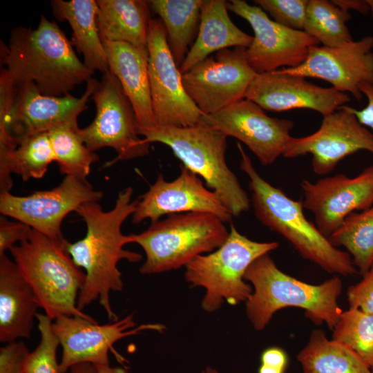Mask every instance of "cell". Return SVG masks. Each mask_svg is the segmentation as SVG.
Returning a JSON list of instances; mask_svg holds the SVG:
<instances>
[{"instance_id":"b9f144b4","label":"cell","mask_w":373,"mask_h":373,"mask_svg":"<svg viewBox=\"0 0 373 373\" xmlns=\"http://www.w3.org/2000/svg\"><path fill=\"white\" fill-rule=\"evenodd\" d=\"M70 373H98L97 366L90 363L76 364L70 368Z\"/></svg>"},{"instance_id":"83f0119b","label":"cell","mask_w":373,"mask_h":373,"mask_svg":"<svg viewBox=\"0 0 373 373\" xmlns=\"http://www.w3.org/2000/svg\"><path fill=\"white\" fill-rule=\"evenodd\" d=\"M54 161L55 155L48 132L19 140L13 150L0 157L1 193L10 191L13 184L12 173L20 175L24 181L41 178Z\"/></svg>"},{"instance_id":"603a6c76","label":"cell","mask_w":373,"mask_h":373,"mask_svg":"<svg viewBox=\"0 0 373 373\" xmlns=\"http://www.w3.org/2000/svg\"><path fill=\"white\" fill-rule=\"evenodd\" d=\"M40 307L32 289L15 261L0 257V341L29 338Z\"/></svg>"},{"instance_id":"5bb4252c","label":"cell","mask_w":373,"mask_h":373,"mask_svg":"<svg viewBox=\"0 0 373 373\" xmlns=\"http://www.w3.org/2000/svg\"><path fill=\"white\" fill-rule=\"evenodd\" d=\"M227 6L245 19L254 30L246 56L257 73L297 67L305 61L309 48L319 44L303 30L276 23L258 6H251L244 0H231L227 1Z\"/></svg>"},{"instance_id":"ba28073f","label":"cell","mask_w":373,"mask_h":373,"mask_svg":"<svg viewBox=\"0 0 373 373\" xmlns=\"http://www.w3.org/2000/svg\"><path fill=\"white\" fill-rule=\"evenodd\" d=\"M278 246L277 242L251 240L231 224L229 236L218 249L198 256L185 266V280L191 287L205 289L202 308L207 312L218 310L224 301L232 305L246 303L253 292L244 279L247 269Z\"/></svg>"},{"instance_id":"7c38bea8","label":"cell","mask_w":373,"mask_h":373,"mask_svg":"<svg viewBox=\"0 0 373 373\" xmlns=\"http://www.w3.org/2000/svg\"><path fill=\"white\" fill-rule=\"evenodd\" d=\"M103 192L94 190L86 181L66 175L56 187L39 191L26 196L12 195L10 191L0 193V212L2 216L22 222L48 238L66 243L61 231L65 217L88 202H98Z\"/></svg>"},{"instance_id":"484cf974","label":"cell","mask_w":373,"mask_h":373,"mask_svg":"<svg viewBox=\"0 0 373 373\" xmlns=\"http://www.w3.org/2000/svg\"><path fill=\"white\" fill-rule=\"evenodd\" d=\"M97 25L102 42L121 41L147 47L149 1L96 0Z\"/></svg>"},{"instance_id":"277c9868","label":"cell","mask_w":373,"mask_h":373,"mask_svg":"<svg viewBox=\"0 0 373 373\" xmlns=\"http://www.w3.org/2000/svg\"><path fill=\"white\" fill-rule=\"evenodd\" d=\"M244 279L253 287L246 302V313L257 331L267 326L275 312L287 307L305 309L314 323H325L330 329L342 313L337 300L343 283L338 276L320 285H311L283 272L265 254L249 265Z\"/></svg>"},{"instance_id":"7dc6e473","label":"cell","mask_w":373,"mask_h":373,"mask_svg":"<svg viewBox=\"0 0 373 373\" xmlns=\"http://www.w3.org/2000/svg\"><path fill=\"white\" fill-rule=\"evenodd\" d=\"M371 373H373V370H372V372Z\"/></svg>"},{"instance_id":"cb8c5ba5","label":"cell","mask_w":373,"mask_h":373,"mask_svg":"<svg viewBox=\"0 0 373 373\" xmlns=\"http://www.w3.org/2000/svg\"><path fill=\"white\" fill-rule=\"evenodd\" d=\"M253 37L238 28L228 14L227 1L204 0L197 38L179 67L182 75L213 52L230 48H247Z\"/></svg>"},{"instance_id":"30bf717a","label":"cell","mask_w":373,"mask_h":373,"mask_svg":"<svg viewBox=\"0 0 373 373\" xmlns=\"http://www.w3.org/2000/svg\"><path fill=\"white\" fill-rule=\"evenodd\" d=\"M91 97L96 109L95 118L77 131L85 145L94 152L104 147L113 149L117 157L109 164L148 155L150 143L139 137L133 106L110 70L102 74Z\"/></svg>"},{"instance_id":"8d00e7d4","label":"cell","mask_w":373,"mask_h":373,"mask_svg":"<svg viewBox=\"0 0 373 373\" xmlns=\"http://www.w3.org/2000/svg\"><path fill=\"white\" fill-rule=\"evenodd\" d=\"M30 352L23 341H12L0 348V373H24Z\"/></svg>"},{"instance_id":"7402d4cb","label":"cell","mask_w":373,"mask_h":373,"mask_svg":"<svg viewBox=\"0 0 373 373\" xmlns=\"http://www.w3.org/2000/svg\"><path fill=\"white\" fill-rule=\"evenodd\" d=\"M103 45L109 70L120 82L133 106L137 128L155 127L157 124L152 108L147 47L121 41H104Z\"/></svg>"},{"instance_id":"d6986e66","label":"cell","mask_w":373,"mask_h":373,"mask_svg":"<svg viewBox=\"0 0 373 373\" xmlns=\"http://www.w3.org/2000/svg\"><path fill=\"white\" fill-rule=\"evenodd\" d=\"M180 175L168 182L159 174L154 184L138 198L132 222L146 219L157 221L164 215L201 212L213 214L222 221L229 222L232 214L218 194L207 189L195 173L180 164Z\"/></svg>"},{"instance_id":"7a4b0ae2","label":"cell","mask_w":373,"mask_h":373,"mask_svg":"<svg viewBox=\"0 0 373 373\" xmlns=\"http://www.w3.org/2000/svg\"><path fill=\"white\" fill-rule=\"evenodd\" d=\"M1 63L15 84H32L41 94L61 97L87 83L94 73L78 58L54 21L41 15L37 28L19 26L1 41Z\"/></svg>"},{"instance_id":"3957f363","label":"cell","mask_w":373,"mask_h":373,"mask_svg":"<svg viewBox=\"0 0 373 373\" xmlns=\"http://www.w3.org/2000/svg\"><path fill=\"white\" fill-rule=\"evenodd\" d=\"M240 169L249 179L251 201L258 220L283 236L298 254L325 271L352 276L358 270L350 255L332 245L329 238L309 222L303 213L302 201L291 199L272 186L256 171L240 142H237Z\"/></svg>"},{"instance_id":"ab89813d","label":"cell","mask_w":373,"mask_h":373,"mask_svg":"<svg viewBox=\"0 0 373 373\" xmlns=\"http://www.w3.org/2000/svg\"><path fill=\"white\" fill-rule=\"evenodd\" d=\"M261 364L285 371L287 365L285 352L279 347H271L265 350L260 356Z\"/></svg>"},{"instance_id":"52a82bcc","label":"cell","mask_w":373,"mask_h":373,"mask_svg":"<svg viewBox=\"0 0 373 373\" xmlns=\"http://www.w3.org/2000/svg\"><path fill=\"white\" fill-rule=\"evenodd\" d=\"M229 233L217 216L187 212L167 215L164 220L152 222L144 231L131 235L133 242L146 255L140 272L155 274L186 266L198 256L215 251Z\"/></svg>"},{"instance_id":"d590c367","label":"cell","mask_w":373,"mask_h":373,"mask_svg":"<svg viewBox=\"0 0 373 373\" xmlns=\"http://www.w3.org/2000/svg\"><path fill=\"white\" fill-rule=\"evenodd\" d=\"M347 299L350 308L373 314V265L360 282L348 288Z\"/></svg>"},{"instance_id":"7bdbcfd3","label":"cell","mask_w":373,"mask_h":373,"mask_svg":"<svg viewBox=\"0 0 373 373\" xmlns=\"http://www.w3.org/2000/svg\"><path fill=\"white\" fill-rule=\"evenodd\" d=\"M98 373H128V372L121 367H111L109 365H96Z\"/></svg>"},{"instance_id":"4fadbf2b","label":"cell","mask_w":373,"mask_h":373,"mask_svg":"<svg viewBox=\"0 0 373 373\" xmlns=\"http://www.w3.org/2000/svg\"><path fill=\"white\" fill-rule=\"evenodd\" d=\"M147 48L152 108L157 125L188 127L198 124L202 113L184 88L182 74L160 19H151L149 22Z\"/></svg>"},{"instance_id":"6da1fadb","label":"cell","mask_w":373,"mask_h":373,"mask_svg":"<svg viewBox=\"0 0 373 373\" xmlns=\"http://www.w3.org/2000/svg\"><path fill=\"white\" fill-rule=\"evenodd\" d=\"M133 188L128 186L118 193L114 207L105 211L98 202L80 206L77 213L86 224L85 236L73 243L68 242L66 250L74 262L85 271V281L77 301L82 310L99 300L110 321H118L113 311L110 292L123 289L122 274L117 268L121 260L137 262L142 255L124 249L133 242L131 235H124L123 222L135 211L138 198L131 200Z\"/></svg>"},{"instance_id":"ac0fdd59","label":"cell","mask_w":373,"mask_h":373,"mask_svg":"<svg viewBox=\"0 0 373 373\" xmlns=\"http://www.w3.org/2000/svg\"><path fill=\"white\" fill-rule=\"evenodd\" d=\"M373 37L367 35L333 48L314 46L305 61L295 68H283L284 73L321 79L334 89L362 98L360 86L373 85Z\"/></svg>"},{"instance_id":"f1b7e54d","label":"cell","mask_w":373,"mask_h":373,"mask_svg":"<svg viewBox=\"0 0 373 373\" xmlns=\"http://www.w3.org/2000/svg\"><path fill=\"white\" fill-rule=\"evenodd\" d=\"M297 360L303 373H371V369L348 346L329 340L322 330H314Z\"/></svg>"},{"instance_id":"d4e9b609","label":"cell","mask_w":373,"mask_h":373,"mask_svg":"<svg viewBox=\"0 0 373 373\" xmlns=\"http://www.w3.org/2000/svg\"><path fill=\"white\" fill-rule=\"evenodd\" d=\"M52 14L60 21L68 22L73 30L71 44L84 57V65L91 71L102 74L109 70L103 42L100 38L96 0H53Z\"/></svg>"},{"instance_id":"f546056e","label":"cell","mask_w":373,"mask_h":373,"mask_svg":"<svg viewBox=\"0 0 373 373\" xmlns=\"http://www.w3.org/2000/svg\"><path fill=\"white\" fill-rule=\"evenodd\" d=\"M328 238L335 247H344L357 270L365 274L373 265V205L347 216Z\"/></svg>"},{"instance_id":"ee69618b","label":"cell","mask_w":373,"mask_h":373,"mask_svg":"<svg viewBox=\"0 0 373 373\" xmlns=\"http://www.w3.org/2000/svg\"><path fill=\"white\" fill-rule=\"evenodd\" d=\"M284 372L283 370L262 364L258 370V373H284Z\"/></svg>"},{"instance_id":"8fae6325","label":"cell","mask_w":373,"mask_h":373,"mask_svg":"<svg viewBox=\"0 0 373 373\" xmlns=\"http://www.w3.org/2000/svg\"><path fill=\"white\" fill-rule=\"evenodd\" d=\"M246 49L219 50L182 75L186 93L202 115L215 113L245 98L257 74L247 59Z\"/></svg>"},{"instance_id":"f35d334b","label":"cell","mask_w":373,"mask_h":373,"mask_svg":"<svg viewBox=\"0 0 373 373\" xmlns=\"http://www.w3.org/2000/svg\"><path fill=\"white\" fill-rule=\"evenodd\" d=\"M360 90L367 99L366 106L361 110L351 106L349 108L363 126L373 130V85L363 84L360 86Z\"/></svg>"},{"instance_id":"44dd1931","label":"cell","mask_w":373,"mask_h":373,"mask_svg":"<svg viewBox=\"0 0 373 373\" xmlns=\"http://www.w3.org/2000/svg\"><path fill=\"white\" fill-rule=\"evenodd\" d=\"M264 110L285 111L306 108L323 116L329 115L351 100L350 96L332 87L324 88L305 77L279 70L257 73L245 95Z\"/></svg>"},{"instance_id":"8992f818","label":"cell","mask_w":373,"mask_h":373,"mask_svg":"<svg viewBox=\"0 0 373 373\" xmlns=\"http://www.w3.org/2000/svg\"><path fill=\"white\" fill-rule=\"evenodd\" d=\"M137 131L149 143L168 146L184 166L203 178L232 216L249 210L251 200L226 162L224 133L200 123L188 127L156 125L148 129L137 128Z\"/></svg>"},{"instance_id":"9c48e42d","label":"cell","mask_w":373,"mask_h":373,"mask_svg":"<svg viewBox=\"0 0 373 373\" xmlns=\"http://www.w3.org/2000/svg\"><path fill=\"white\" fill-rule=\"evenodd\" d=\"M98 82L92 77L79 97L71 94L55 97L40 93L32 84H15L6 73L1 72L0 134L17 142L59 126L78 129V116L88 108Z\"/></svg>"},{"instance_id":"5b68a950","label":"cell","mask_w":373,"mask_h":373,"mask_svg":"<svg viewBox=\"0 0 373 373\" xmlns=\"http://www.w3.org/2000/svg\"><path fill=\"white\" fill-rule=\"evenodd\" d=\"M68 242H56L32 229L28 238L10 251L40 307L52 321L68 316L97 323L77 306L85 273L68 253Z\"/></svg>"},{"instance_id":"ffe728a7","label":"cell","mask_w":373,"mask_h":373,"mask_svg":"<svg viewBox=\"0 0 373 373\" xmlns=\"http://www.w3.org/2000/svg\"><path fill=\"white\" fill-rule=\"evenodd\" d=\"M303 207L314 213L316 227L329 237L345 218L373 205V166L354 178L338 174L315 183L302 181Z\"/></svg>"},{"instance_id":"4316f807","label":"cell","mask_w":373,"mask_h":373,"mask_svg":"<svg viewBox=\"0 0 373 373\" xmlns=\"http://www.w3.org/2000/svg\"><path fill=\"white\" fill-rule=\"evenodd\" d=\"M204 0H150L151 10L162 21L169 47L178 66L184 61L200 21Z\"/></svg>"},{"instance_id":"e575fe53","label":"cell","mask_w":373,"mask_h":373,"mask_svg":"<svg viewBox=\"0 0 373 373\" xmlns=\"http://www.w3.org/2000/svg\"><path fill=\"white\" fill-rule=\"evenodd\" d=\"M254 2L276 23L303 30L309 0H254Z\"/></svg>"},{"instance_id":"4dcf8cb0","label":"cell","mask_w":373,"mask_h":373,"mask_svg":"<svg viewBox=\"0 0 373 373\" xmlns=\"http://www.w3.org/2000/svg\"><path fill=\"white\" fill-rule=\"evenodd\" d=\"M352 16L327 0H309L303 31L333 48L353 41L346 23Z\"/></svg>"},{"instance_id":"60d3db41","label":"cell","mask_w":373,"mask_h":373,"mask_svg":"<svg viewBox=\"0 0 373 373\" xmlns=\"http://www.w3.org/2000/svg\"><path fill=\"white\" fill-rule=\"evenodd\" d=\"M331 1L341 9L347 12L352 10L364 15L370 12L366 0H331Z\"/></svg>"},{"instance_id":"d6a6232c","label":"cell","mask_w":373,"mask_h":373,"mask_svg":"<svg viewBox=\"0 0 373 373\" xmlns=\"http://www.w3.org/2000/svg\"><path fill=\"white\" fill-rule=\"evenodd\" d=\"M332 330L333 340L348 346L373 370V314L349 308Z\"/></svg>"},{"instance_id":"74e56055","label":"cell","mask_w":373,"mask_h":373,"mask_svg":"<svg viewBox=\"0 0 373 373\" xmlns=\"http://www.w3.org/2000/svg\"><path fill=\"white\" fill-rule=\"evenodd\" d=\"M32 228L26 224L8 220L6 216L0 217V257L10 250L16 242L26 240Z\"/></svg>"},{"instance_id":"f6af8a7d","label":"cell","mask_w":373,"mask_h":373,"mask_svg":"<svg viewBox=\"0 0 373 373\" xmlns=\"http://www.w3.org/2000/svg\"><path fill=\"white\" fill-rule=\"evenodd\" d=\"M366 2L369 7L370 14L373 18V0H366Z\"/></svg>"},{"instance_id":"e0dca14e","label":"cell","mask_w":373,"mask_h":373,"mask_svg":"<svg viewBox=\"0 0 373 373\" xmlns=\"http://www.w3.org/2000/svg\"><path fill=\"white\" fill-rule=\"evenodd\" d=\"M133 315L106 325L84 318L62 316L52 322V330L62 347L59 373H66L78 363L109 365L108 351L119 339L146 329L162 332L160 324L142 325L135 328Z\"/></svg>"},{"instance_id":"9a60e30c","label":"cell","mask_w":373,"mask_h":373,"mask_svg":"<svg viewBox=\"0 0 373 373\" xmlns=\"http://www.w3.org/2000/svg\"><path fill=\"white\" fill-rule=\"evenodd\" d=\"M199 123L238 139L265 166L283 155L294 127L293 121L269 117L260 106L245 98L215 113L202 115Z\"/></svg>"},{"instance_id":"836d02e7","label":"cell","mask_w":373,"mask_h":373,"mask_svg":"<svg viewBox=\"0 0 373 373\" xmlns=\"http://www.w3.org/2000/svg\"><path fill=\"white\" fill-rule=\"evenodd\" d=\"M40 341L26 359L24 373H59L56 354L59 342L52 330V321L46 314L36 316Z\"/></svg>"},{"instance_id":"2e32d148","label":"cell","mask_w":373,"mask_h":373,"mask_svg":"<svg viewBox=\"0 0 373 373\" xmlns=\"http://www.w3.org/2000/svg\"><path fill=\"white\" fill-rule=\"evenodd\" d=\"M359 151L373 154V133L363 126L349 106H342L323 116L320 128L303 137H291L283 156L294 158L312 155V166L317 175H326L347 156Z\"/></svg>"},{"instance_id":"bcb514c9","label":"cell","mask_w":373,"mask_h":373,"mask_svg":"<svg viewBox=\"0 0 373 373\" xmlns=\"http://www.w3.org/2000/svg\"><path fill=\"white\" fill-rule=\"evenodd\" d=\"M203 373H218V371H216V370L213 369V368H211V367H207V370H205L204 372Z\"/></svg>"},{"instance_id":"1f68e13d","label":"cell","mask_w":373,"mask_h":373,"mask_svg":"<svg viewBox=\"0 0 373 373\" xmlns=\"http://www.w3.org/2000/svg\"><path fill=\"white\" fill-rule=\"evenodd\" d=\"M78 129L59 126L48 133L60 173L86 180L91 165L99 157L82 142L77 133Z\"/></svg>"}]
</instances>
